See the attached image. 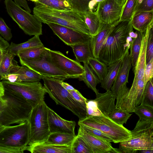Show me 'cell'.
I'll return each mask as SVG.
<instances>
[{
	"label": "cell",
	"mask_w": 153,
	"mask_h": 153,
	"mask_svg": "<svg viewBox=\"0 0 153 153\" xmlns=\"http://www.w3.org/2000/svg\"><path fill=\"white\" fill-rule=\"evenodd\" d=\"M88 64L100 82L105 78L108 70V66L105 64L98 59L92 57L88 60Z\"/></svg>",
	"instance_id": "cell-30"
},
{
	"label": "cell",
	"mask_w": 153,
	"mask_h": 153,
	"mask_svg": "<svg viewBox=\"0 0 153 153\" xmlns=\"http://www.w3.org/2000/svg\"><path fill=\"white\" fill-rule=\"evenodd\" d=\"M52 62L67 74L71 78H79L84 73L83 66L76 60L70 59L59 51L49 50Z\"/></svg>",
	"instance_id": "cell-14"
},
{
	"label": "cell",
	"mask_w": 153,
	"mask_h": 153,
	"mask_svg": "<svg viewBox=\"0 0 153 153\" xmlns=\"http://www.w3.org/2000/svg\"><path fill=\"white\" fill-rule=\"evenodd\" d=\"M5 126H3L0 123V133L4 129Z\"/></svg>",
	"instance_id": "cell-56"
},
{
	"label": "cell",
	"mask_w": 153,
	"mask_h": 153,
	"mask_svg": "<svg viewBox=\"0 0 153 153\" xmlns=\"http://www.w3.org/2000/svg\"><path fill=\"white\" fill-rule=\"evenodd\" d=\"M151 11H153V0H138L134 15L141 12Z\"/></svg>",
	"instance_id": "cell-43"
},
{
	"label": "cell",
	"mask_w": 153,
	"mask_h": 153,
	"mask_svg": "<svg viewBox=\"0 0 153 153\" xmlns=\"http://www.w3.org/2000/svg\"><path fill=\"white\" fill-rule=\"evenodd\" d=\"M5 103L0 113V123L4 126L19 124L27 120L33 108L28 103L5 91Z\"/></svg>",
	"instance_id": "cell-6"
},
{
	"label": "cell",
	"mask_w": 153,
	"mask_h": 153,
	"mask_svg": "<svg viewBox=\"0 0 153 153\" xmlns=\"http://www.w3.org/2000/svg\"><path fill=\"white\" fill-rule=\"evenodd\" d=\"M138 0H126L123 8L119 22L131 20Z\"/></svg>",
	"instance_id": "cell-36"
},
{
	"label": "cell",
	"mask_w": 153,
	"mask_h": 153,
	"mask_svg": "<svg viewBox=\"0 0 153 153\" xmlns=\"http://www.w3.org/2000/svg\"><path fill=\"white\" fill-rule=\"evenodd\" d=\"M47 93L57 105L71 111L82 120L86 118V110L75 100L69 91L61 85L59 79L41 77Z\"/></svg>",
	"instance_id": "cell-4"
},
{
	"label": "cell",
	"mask_w": 153,
	"mask_h": 153,
	"mask_svg": "<svg viewBox=\"0 0 153 153\" xmlns=\"http://www.w3.org/2000/svg\"><path fill=\"white\" fill-rule=\"evenodd\" d=\"M47 107L44 101L33 108L28 119L30 127V137L27 146L44 143L50 134Z\"/></svg>",
	"instance_id": "cell-7"
},
{
	"label": "cell",
	"mask_w": 153,
	"mask_h": 153,
	"mask_svg": "<svg viewBox=\"0 0 153 153\" xmlns=\"http://www.w3.org/2000/svg\"><path fill=\"white\" fill-rule=\"evenodd\" d=\"M0 34L7 41L10 40L13 36L11 29L7 26L1 17H0Z\"/></svg>",
	"instance_id": "cell-44"
},
{
	"label": "cell",
	"mask_w": 153,
	"mask_h": 153,
	"mask_svg": "<svg viewBox=\"0 0 153 153\" xmlns=\"http://www.w3.org/2000/svg\"><path fill=\"white\" fill-rule=\"evenodd\" d=\"M131 20L119 22L104 40L98 59L107 65L121 60L126 47L130 46L132 39L128 36L133 30Z\"/></svg>",
	"instance_id": "cell-1"
},
{
	"label": "cell",
	"mask_w": 153,
	"mask_h": 153,
	"mask_svg": "<svg viewBox=\"0 0 153 153\" xmlns=\"http://www.w3.org/2000/svg\"><path fill=\"white\" fill-rule=\"evenodd\" d=\"M82 14L91 35L92 36L96 35L99 31L101 25L97 15L95 12L90 11Z\"/></svg>",
	"instance_id": "cell-29"
},
{
	"label": "cell",
	"mask_w": 153,
	"mask_h": 153,
	"mask_svg": "<svg viewBox=\"0 0 153 153\" xmlns=\"http://www.w3.org/2000/svg\"><path fill=\"white\" fill-rule=\"evenodd\" d=\"M26 150L31 153H71V145H58L42 143L27 146Z\"/></svg>",
	"instance_id": "cell-21"
},
{
	"label": "cell",
	"mask_w": 153,
	"mask_h": 153,
	"mask_svg": "<svg viewBox=\"0 0 153 153\" xmlns=\"http://www.w3.org/2000/svg\"><path fill=\"white\" fill-rule=\"evenodd\" d=\"M84 72L78 78L80 81H83L89 88L97 94L99 93L96 88L97 85L100 83V80L95 75L87 63H83Z\"/></svg>",
	"instance_id": "cell-26"
},
{
	"label": "cell",
	"mask_w": 153,
	"mask_h": 153,
	"mask_svg": "<svg viewBox=\"0 0 153 153\" xmlns=\"http://www.w3.org/2000/svg\"><path fill=\"white\" fill-rule=\"evenodd\" d=\"M130 46L126 47L121 59L122 62L120 68L110 89L116 100V108L118 107L123 97L129 90L127 84L128 83L129 72L132 67V61L129 52Z\"/></svg>",
	"instance_id": "cell-13"
},
{
	"label": "cell",
	"mask_w": 153,
	"mask_h": 153,
	"mask_svg": "<svg viewBox=\"0 0 153 153\" xmlns=\"http://www.w3.org/2000/svg\"><path fill=\"white\" fill-rule=\"evenodd\" d=\"M120 60L108 66L107 74L100 83L101 87L106 91L110 90L111 87L118 74L122 64Z\"/></svg>",
	"instance_id": "cell-25"
},
{
	"label": "cell",
	"mask_w": 153,
	"mask_h": 153,
	"mask_svg": "<svg viewBox=\"0 0 153 153\" xmlns=\"http://www.w3.org/2000/svg\"><path fill=\"white\" fill-rule=\"evenodd\" d=\"M5 92L4 88L1 82L0 81V101L3 103H5V100L2 98Z\"/></svg>",
	"instance_id": "cell-51"
},
{
	"label": "cell",
	"mask_w": 153,
	"mask_h": 153,
	"mask_svg": "<svg viewBox=\"0 0 153 153\" xmlns=\"http://www.w3.org/2000/svg\"><path fill=\"white\" fill-rule=\"evenodd\" d=\"M14 1L15 3L19 6L24 7L25 10L30 13H31V10L26 0H14Z\"/></svg>",
	"instance_id": "cell-50"
},
{
	"label": "cell",
	"mask_w": 153,
	"mask_h": 153,
	"mask_svg": "<svg viewBox=\"0 0 153 153\" xmlns=\"http://www.w3.org/2000/svg\"><path fill=\"white\" fill-rule=\"evenodd\" d=\"M4 3L9 16L26 34L42 35V22L35 15L23 10L12 0H5Z\"/></svg>",
	"instance_id": "cell-9"
},
{
	"label": "cell",
	"mask_w": 153,
	"mask_h": 153,
	"mask_svg": "<svg viewBox=\"0 0 153 153\" xmlns=\"http://www.w3.org/2000/svg\"><path fill=\"white\" fill-rule=\"evenodd\" d=\"M22 65L19 66L16 62L10 72L18 74V82H34L40 81L42 79L39 75L25 66Z\"/></svg>",
	"instance_id": "cell-22"
},
{
	"label": "cell",
	"mask_w": 153,
	"mask_h": 153,
	"mask_svg": "<svg viewBox=\"0 0 153 153\" xmlns=\"http://www.w3.org/2000/svg\"><path fill=\"white\" fill-rule=\"evenodd\" d=\"M115 98L111 90L103 93L96 94L94 100H87L86 117L92 116L108 117L109 114L116 108Z\"/></svg>",
	"instance_id": "cell-12"
},
{
	"label": "cell",
	"mask_w": 153,
	"mask_h": 153,
	"mask_svg": "<svg viewBox=\"0 0 153 153\" xmlns=\"http://www.w3.org/2000/svg\"><path fill=\"white\" fill-rule=\"evenodd\" d=\"M116 2H117L119 4L122 6L123 7L124 4L126 2V0H115Z\"/></svg>",
	"instance_id": "cell-55"
},
{
	"label": "cell",
	"mask_w": 153,
	"mask_h": 153,
	"mask_svg": "<svg viewBox=\"0 0 153 153\" xmlns=\"http://www.w3.org/2000/svg\"><path fill=\"white\" fill-rule=\"evenodd\" d=\"M136 31L137 36L136 38L133 39L130 48V53L129 54L132 61V67L133 71L136 65L139 54L142 38V33L138 31Z\"/></svg>",
	"instance_id": "cell-31"
},
{
	"label": "cell",
	"mask_w": 153,
	"mask_h": 153,
	"mask_svg": "<svg viewBox=\"0 0 153 153\" xmlns=\"http://www.w3.org/2000/svg\"><path fill=\"white\" fill-rule=\"evenodd\" d=\"M153 76V58L147 63L145 67L143 80L145 84Z\"/></svg>",
	"instance_id": "cell-46"
},
{
	"label": "cell",
	"mask_w": 153,
	"mask_h": 153,
	"mask_svg": "<svg viewBox=\"0 0 153 153\" xmlns=\"http://www.w3.org/2000/svg\"><path fill=\"white\" fill-rule=\"evenodd\" d=\"M78 124L79 126L89 134L107 141L113 143V140L109 136L100 130L81 124L78 123Z\"/></svg>",
	"instance_id": "cell-41"
},
{
	"label": "cell",
	"mask_w": 153,
	"mask_h": 153,
	"mask_svg": "<svg viewBox=\"0 0 153 153\" xmlns=\"http://www.w3.org/2000/svg\"><path fill=\"white\" fill-rule=\"evenodd\" d=\"M46 48L44 46L34 47L20 51L17 56L19 58L36 59L40 56Z\"/></svg>",
	"instance_id": "cell-38"
},
{
	"label": "cell",
	"mask_w": 153,
	"mask_h": 153,
	"mask_svg": "<svg viewBox=\"0 0 153 153\" xmlns=\"http://www.w3.org/2000/svg\"><path fill=\"white\" fill-rule=\"evenodd\" d=\"M1 80H6L11 82H18V76L17 74L10 73L0 76Z\"/></svg>",
	"instance_id": "cell-49"
},
{
	"label": "cell",
	"mask_w": 153,
	"mask_h": 153,
	"mask_svg": "<svg viewBox=\"0 0 153 153\" xmlns=\"http://www.w3.org/2000/svg\"><path fill=\"white\" fill-rule=\"evenodd\" d=\"M71 153H92V152L86 142L77 135L71 145Z\"/></svg>",
	"instance_id": "cell-35"
},
{
	"label": "cell",
	"mask_w": 153,
	"mask_h": 153,
	"mask_svg": "<svg viewBox=\"0 0 153 153\" xmlns=\"http://www.w3.org/2000/svg\"><path fill=\"white\" fill-rule=\"evenodd\" d=\"M39 35H35L27 41L20 44L11 42L7 48L8 51L17 56V53L21 51L30 48L43 46L39 37Z\"/></svg>",
	"instance_id": "cell-27"
},
{
	"label": "cell",
	"mask_w": 153,
	"mask_h": 153,
	"mask_svg": "<svg viewBox=\"0 0 153 153\" xmlns=\"http://www.w3.org/2000/svg\"><path fill=\"white\" fill-rule=\"evenodd\" d=\"M9 45L7 41L0 36V66L3 57Z\"/></svg>",
	"instance_id": "cell-48"
},
{
	"label": "cell",
	"mask_w": 153,
	"mask_h": 153,
	"mask_svg": "<svg viewBox=\"0 0 153 153\" xmlns=\"http://www.w3.org/2000/svg\"><path fill=\"white\" fill-rule=\"evenodd\" d=\"M35 2L56 10H71L67 0H39Z\"/></svg>",
	"instance_id": "cell-37"
},
{
	"label": "cell",
	"mask_w": 153,
	"mask_h": 153,
	"mask_svg": "<svg viewBox=\"0 0 153 153\" xmlns=\"http://www.w3.org/2000/svg\"><path fill=\"white\" fill-rule=\"evenodd\" d=\"M50 49L46 48L41 55L36 59L19 58L22 65H25L41 77L65 79L71 78L66 73L56 67L51 61Z\"/></svg>",
	"instance_id": "cell-10"
},
{
	"label": "cell",
	"mask_w": 153,
	"mask_h": 153,
	"mask_svg": "<svg viewBox=\"0 0 153 153\" xmlns=\"http://www.w3.org/2000/svg\"><path fill=\"white\" fill-rule=\"evenodd\" d=\"M48 120L51 133H62L76 136L74 129L76 125L75 121L65 120L48 106Z\"/></svg>",
	"instance_id": "cell-18"
},
{
	"label": "cell",
	"mask_w": 153,
	"mask_h": 153,
	"mask_svg": "<svg viewBox=\"0 0 153 153\" xmlns=\"http://www.w3.org/2000/svg\"><path fill=\"white\" fill-rule=\"evenodd\" d=\"M68 91L73 99L81 105L86 110V103L87 99L84 97L78 91L75 89Z\"/></svg>",
	"instance_id": "cell-45"
},
{
	"label": "cell",
	"mask_w": 153,
	"mask_h": 153,
	"mask_svg": "<svg viewBox=\"0 0 153 153\" xmlns=\"http://www.w3.org/2000/svg\"><path fill=\"white\" fill-rule=\"evenodd\" d=\"M59 81L62 86L68 91L70 90H74L75 89L69 84L64 82V80L63 79H60Z\"/></svg>",
	"instance_id": "cell-52"
},
{
	"label": "cell",
	"mask_w": 153,
	"mask_h": 153,
	"mask_svg": "<svg viewBox=\"0 0 153 153\" xmlns=\"http://www.w3.org/2000/svg\"><path fill=\"white\" fill-rule=\"evenodd\" d=\"M119 22L118 21L111 24L101 23L98 32L96 35L92 36L90 40L93 57L98 59L99 51L104 40Z\"/></svg>",
	"instance_id": "cell-20"
},
{
	"label": "cell",
	"mask_w": 153,
	"mask_h": 153,
	"mask_svg": "<svg viewBox=\"0 0 153 153\" xmlns=\"http://www.w3.org/2000/svg\"><path fill=\"white\" fill-rule=\"evenodd\" d=\"M16 55L7 51L2 59L0 66V76L8 74L16 62L14 60Z\"/></svg>",
	"instance_id": "cell-33"
},
{
	"label": "cell",
	"mask_w": 153,
	"mask_h": 153,
	"mask_svg": "<svg viewBox=\"0 0 153 153\" xmlns=\"http://www.w3.org/2000/svg\"><path fill=\"white\" fill-rule=\"evenodd\" d=\"M30 137L28 120L14 126H5L0 133V146L20 147L26 150Z\"/></svg>",
	"instance_id": "cell-11"
},
{
	"label": "cell",
	"mask_w": 153,
	"mask_h": 153,
	"mask_svg": "<svg viewBox=\"0 0 153 153\" xmlns=\"http://www.w3.org/2000/svg\"><path fill=\"white\" fill-rule=\"evenodd\" d=\"M153 58V23L151 25L147 41L146 48V64Z\"/></svg>",
	"instance_id": "cell-42"
},
{
	"label": "cell",
	"mask_w": 153,
	"mask_h": 153,
	"mask_svg": "<svg viewBox=\"0 0 153 153\" xmlns=\"http://www.w3.org/2000/svg\"><path fill=\"white\" fill-rule=\"evenodd\" d=\"M77 135L86 142L92 153H120L119 149L113 148L111 142L89 134L80 126Z\"/></svg>",
	"instance_id": "cell-17"
},
{
	"label": "cell",
	"mask_w": 153,
	"mask_h": 153,
	"mask_svg": "<svg viewBox=\"0 0 153 153\" xmlns=\"http://www.w3.org/2000/svg\"><path fill=\"white\" fill-rule=\"evenodd\" d=\"M152 22L153 11L143 12L134 14L131 20L133 28L142 33L145 31Z\"/></svg>",
	"instance_id": "cell-23"
},
{
	"label": "cell",
	"mask_w": 153,
	"mask_h": 153,
	"mask_svg": "<svg viewBox=\"0 0 153 153\" xmlns=\"http://www.w3.org/2000/svg\"><path fill=\"white\" fill-rule=\"evenodd\" d=\"M77 62L88 64L90 58L93 57L91 47L90 41L77 44L71 46Z\"/></svg>",
	"instance_id": "cell-24"
},
{
	"label": "cell",
	"mask_w": 153,
	"mask_h": 153,
	"mask_svg": "<svg viewBox=\"0 0 153 153\" xmlns=\"http://www.w3.org/2000/svg\"><path fill=\"white\" fill-rule=\"evenodd\" d=\"M76 136L66 133H52L46 140L43 143L58 145H71Z\"/></svg>",
	"instance_id": "cell-28"
},
{
	"label": "cell",
	"mask_w": 153,
	"mask_h": 153,
	"mask_svg": "<svg viewBox=\"0 0 153 153\" xmlns=\"http://www.w3.org/2000/svg\"><path fill=\"white\" fill-rule=\"evenodd\" d=\"M5 91L21 100L34 107L44 101L47 91L39 81H1Z\"/></svg>",
	"instance_id": "cell-5"
},
{
	"label": "cell",
	"mask_w": 153,
	"mask_h": 153,
	"mask_svg": "<svg viewBox=\"0 0 153 153\" xmlns=\"http://www.w3.org/2000/svg\"><path fill=\"white\" fill-rule=\"evenodd\" d=\"M133 112L141 120L153 121V107L140 104L135 107Z\"/></svg>",
	"instance_id": "cell-34"
},
{
	"label": "cell",
	"mask_w": 153,
	"mask_h": 153,
	"mask_svg": "<svg viewBox=\"0 0 153 153\" xmlns=\"http://www.w3.org/2000/svg\"><path fill=\"white\" fill-rule=\"evenodd\" d=\"M25 151L21 148L0 146V153H23Z\"/></svg>",
	"instance_id": "cell-47"
},
{
	"label": "cell",
	"mask_w": 153,
	"mask_h": 153,
	"mask_svg": "<svg viewBox=\"0 0 153 153\" xmlns=\"http://www.w3.org/2000/svg\"><path fill=\"white\" fill-rule=\"evenodd\" d=\"M130 132V137L119 143L120 153H135L145 149H153V121L139 119Z\"/></svg>",
	"instance_id": "cell-3"
},
{
	"label": "cell",
	"mask_w": 153,
	"mask_h": 153,
	"mask_svg": "<svg viewBox=\"0 0 153 153\" xmlns=\"http://www.w3.org/2000/svg\"><path fill=\"white\" fill-rule=\"evenodd\" d=\"M4 104H4L2 102L0 101V113L1 112L3 105Z\"/></svg>",
	"instance_id": "cell-57"
},
{
	"label": "cell",
	"mask_w": 153,
	"mask_h": 153,
	"mask_svg": "<svg viewBox=\"0 0 153 153\" xmlns=\"http://www.w3.org/2000/svg\"><path fill=\"white\" fill-rule=\"evenodd\" d=\"M128 36L133 39L136 38L137 36V31L135 32H134L133 30L130 31L129 33Z\"/></svg>",
	"instance_id": "cell-53"
},
{
	"label": "cell",
	"mask_w": 153,
	"mask_h": 153,
	"mask_svg": "<svg viewBox=\"0 0 153 153\" xmlns=\"http://www.w3.org/2000/svg\"><path fill=\"white\" fill-rule=\"evenodd\" d=\"M92 0H67L71 10L83 13L90 11L89 4Z\"/></svg>",
	"instance_id": "cell-40"
},
{
	"label": "cell",
	"mask_w": 153,
	"mask_h": 153,
	"mask_svg": "<svg viewBox=\"0 0 153 153\" xmlns=\"http://www.w3.org/2000/svg\"><path fill=\"white\" fill-rule=\"evenodd\" d=\"M152 22L148 25L145 31L142 33L140 51L136 64L133 70L134 77L133 83H136L139 80L143 79L146 61V48L149 28Z\"/></svg>",
	"instance_id": "cell-19"
},
{
	"label": "cell",
	"mask_w": 153,
	"mask_h": 153,
	"mask_svg": "<svg viewBox=\"0 0 153 153\" xmlns=\"http://www.w3.org/2000/svg\"><path fill=\"white\" fill-rule=\"evenodd\" d=\"M142 153H153V149H147L139 151Z\"/></svg>",
	"instance_id": "cell-54"
},
{
	"label": "cell",
	"mask_w": 153,
	"mask_h": 153,
	"mask_svg": "<svg viewBox=\"0 0 153 153\" xmlns=\"http://www.w3.org/2000/svg\"><path fill=\"white\" fill-rule=\"evenodd\" d=\"M122 9L115 0H103L98 3L95 12L101 23L111 24L119 21Z\"/></svg>",
	"instance_id": "cell-16"
},
{
	"label": "cell",
	"mask_w": 153,
	"mask_h": 153,
	"mask_svg": "<svg viewBox=\"0 0 153 153\" xmlns=\"http://www.w3.org/2000/svg\"><path fill=\"white\" fill-rule=\"evenodd\" d=\"M153 82L150 79L147 83L142 97L141 104L153 107Z\"/></svg>",
	"instance_id": "cell-39"
},
{
	"label": "cell",
	"mask_w": 153,
	"mask_h": 153,
	"mask_svg": "<svg viewBox=\"0 0 153 153\" xmlns=\"http://www.w3.org/2000/svg\"><path fill=\"white\" fill-rule=\"evenodd\" d=\"M28 0L31 1H33V2H37V1H39V0Z\"/></svg>",
	"instance_id": "cell-58"
},
{
	"label": "cell",
	"mask_w": 153,
	"mask_h": 153,
	"mask_svg": "<svg viewBox=\"0 0 153 153\" xmlns=\"http://www.w3.org/2000/svg\"><path fill=\"white\" fill-rule=\"evenodd\" d=\"M78 123L100 130L109 136L115 143L125 141L128 139L131 136L130 131L123 126L116 123L108 117L90 116L79 120Z\"/></svg>",
	"instance_id": "cell-8"
},
{
	"label": "cell",
	"mask_w": 153,
	"mask_h": 153,
	"mask_svg": "<svg viewBox=\"0 0 153 153\" xmlns=\"http://www.w3.org/2000/svg\"><path fill=\"white\" fill-rule=\"evenodd\" d=\"M66 45L71 46L90 41L92 36L82 32L57 24L46 23Z\"/></svg>",
	"instance_id": "cell-15"
},
{
	"label": "cell",
	"mask_w": 153,
	"mask_h": 153,
	"mask_svg": "<svg viewBox=\"0 0 153 153\" xmlns=\"http://www.w3.org/2000/svg\"><path fill=\"white\" fill-rule=\"evenodd\" d=\"M132 114L120 108H116L109 114L108 117L118 124L123 126Z\"/></svg>",
	"instance_id": "cell-32"
},
{
	"label": "cell",
	"mask_w": 153,
	"mask_h": 153,
	"mask_svg": "<svg viewBox=\"0 0 153 153\" xmlns=\"http://www.w3.org/2000/svg\"><path fill=\"white\" fill-rule=\"evenodd\" d=\"M2 103H3V102H2Z\"/></svg>",
	"instance_id": "cell-59"
},
{
	"label": "cell",
	"mask_w": 153,
	"mask_h": 153,
	"mask_svg": "<svg viewBox=\"0 0 153 153\" xmlns=\"http://www.w3.org/2000/svg\"><path fill=\"white\" fill-rule=\"evenodd\" d=\"M35 3V6L33 10V14L42 23L46 24L50 22L57 24L91 36L82 13L71 10H56L37 2Z\"/></svg>",
	"instance_id": "cell-2"
}]
</instances>
